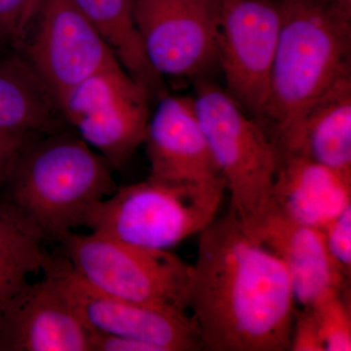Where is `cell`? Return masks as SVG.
I'll return each instance as SVG.
<instances>
[{"label": "cell", "instance_id": "obj_1", "mask_svg": "<svg viewBox=\"0 0 351 351\" xmlns=\"http://www.w3.org/2000/svg\"><path fill=\"white\" fill-rule=\"evenodd\" d=\"M295 304L282 262L234 215L200 233L188 309L204 350H290Z\"/></svg>", "mask_w": 351, "mask_h": 351}, {"label": "cell", "instance_id": "obj_2", "mask_svg": "<svg viewBox=\"0 0 351 351\" xmlns=\"http://www.w3.org/2000/svg\"><path fill=\"white\" fill-rule=\"evenodd\" d=\"M281 25L263 127L278 145L351 78V0H278Z\"/></svg>", "mask_w": 351, "mask_h": 351}, {"label": "cell", "instance_id": "obj_3", "mask_svg": "<svg viewBox=\"0 0 351 351\" xmlns=\"http://www.w3.org/2000/svg\"><path fill=\"white\" fill-rule=\"evenodd\" d=\"M4 186V202L56 240L83 226L90 209L117 189L110 163L64 130L31 138Z\"/></svg>", "mask_w": 351, "mask_h": 351}, {"label": "cell", "instance_id": "obj_4", "mask_svg": "<svg viewBox=\"0 0 351 351\" xmlns=\"http://www.w3.org/2000/svg\"><path fill=\"white\" fill-rule=\"evenodd\" d=\"M225 191L223 182L171 184L149 178L95 204L83 226L124 243L169 250L213 223Z\"/></svg>", "mask_w": 351, "mask_h": 351}, {"label": "cell", "instance_id": "obj_5", "mask_svg": "<svg viewBox=\"0 0 351 351\" xmlns=\"http://www.w3.org/2000/svg\"><path fill=\"white\" fill-rule=\"evenodd\" d=\"M193 99L215 161L230 193V213L243 225L269 208L280 164L278 145L262 124L210 78L195 80Z\"/></svg>", "mask_w": 351, "mask_h": 351}, {"label": "cell", "instance_id": "obj_6", "mask_svg": "<svg viewBox=\"0 0 351 351\" xmlns=\"http://www.w3.org/2000/svg\"><path fill=\"white\" fill-rule=\"evenodd\" d=\"M58 241L82 280L119 299L186 315L193 265L169 250L144 248L104 235L69 232Z\"/></svg>", "mask_w": 351, "mask_h": 351}, {"label": "cell", "instance_id": "obj_7", "mask_svg": "<svg viewBox=\"0 0 351 351\" xmlns=\"http://www.w3.org/2000/svg\"><path fill=\"white\" fill-rule=\"evenodd\" d=\"M149 95L119 66L90 76L58 101L64 121L112 167L119 168L144 144Z\"/></svg>", "mask_w": 351, "mask_h": 351}, {"label": "cell", "instance_id": "obj_8", "mask_svg": "<svg viewBox=\"0 0 351 351\" xmlns=\"http://www.w3.org/2000/svg\"><path fill=\"white\" fill-rule=\"evenodd\" d=\"M221 0H135L145 55L161 76L210 78L219 69Z\"/></svg>", "mask_w": 351, "mask_h": 351}, {"label": "cell", "instance_id": "obj_9", "mask_svg": "<svg viewBox=\"0 0 351 351\" xmlns=\"http://www.w3.org/2000/svg\"><path fill=\"white\" fill-rule=\"evenodd\" d=\"M281 10L278 0L219 1V69L226 91L263 126Z\"/></svg>", "mask_w": 351, "mask_h": 351}, {"label": "cell", "instance_id": "obj_10", "mask_svg": "<svg viewBox=\"0 0 351 351\" xmlns=\"http://www.w3.org/2000/svg\"><path fill=\"white\" fill-rule=\"evenodd\" d=\"M57 103L90 76L121 66L112 48L73 0H44L22 49Z\"/></svg>", "mask_w": 351, "mask_h": 351}, {"label": "cell", "instance_id": "obj_11", "mask_svg": "<svg viewBox=\"0 0 351 351\" xmlns=\"http://www.w3.org/2000/svg\"><path fill=\"white\" fill-rule=\"evenodd\" d=\"M44 270L56 278L91 332L140 339L161 351L203 348L197 324L189 314L179 315L106 294L82 280L64 257H52Z\"/></svg>", "mask_w": 351, "mask_h": 351}, {"label": "cell", "instance_id": "obj_12", "mask_svg": "<svg viewBox=\"0 0 351 351\" xmlns=\"http://www.w3.org/2000/svg\"><path fill=\"white\" fill-rule=\"evenodd\" d=\"M0 311V351H91V331L50 272Z\"/></svg>", "mask_w": 351, "mask_h": 351}, {"label": "cell", "instance_id": "obj_13", "mask_svg": "<svg viewBox=\"0 0 351 351\" xmlns=\"http://www.w3.org/2000/svg\"><path fill=\"white\" fill-rule=\"evenodd\" d=\"M144 144L152 179L186 184L223 182L193 98L166 94L159 99L149 117Z\"/></svg>", "mask_w": 351, "mask_h": 351}, {"label": "cell", "instance_id": "obj_14", "mask_svg": "<svg viewBox=\"0 0 351 351\" xmlns=\"http://www.w3.org/2000/svg\"><path fill=\"white\" fill-rule=\"evenodd\" d=\"M245 228L282 262L295 302L302 307L313 306L332 290H346L350 279L330 257L322 230L302 225L272 209Z\"/></svg>", "mask_w": 351, "mask_h": 351}, {"label": "cell", "instance_id": "obj_15", "mask_svg": "<svg viewBox=\"0 0 351 351\" xmlns=\"http://www.w3.org/2000/svg\"><path fill=\"white\" fill-rule=\"evenodd\" d=\"M351 204V173L299 154H281L267 209L324 232Z\"/></svg>", "mask_w": 351, "mask_h": 351}, {"label": "cell", "instance_id": "obj_16", "mask_svg": "<svg viewBox=\"0 0 351 351\" xmlns=\"http://www.w3.org/2000/svg\"><path fill=\"white\" fill-rule=\"evenodd\" d=\"M332 169L351 173V78L335 85L278 144Z\"/></svg>", "mask_w": 351, "mask_h": 351}, {"label": "cell", "instance_id": "obj_17", "mask_svg": "<svg viewBox=\"0 0 351 351\" xmlns=\"http://www.w3.org/2000/svg\"><path fill=\"white\" fill-rule=\"evenodd\" d=\"M64 122L56 99L27 60L17 51H0V131L40 136L62 130Z\"/></svg>", "mask_w": 351, "mask_h": 351}, {"label": "cell", "instance_id": "obj_18", "mask_svg": "<svg viewBox=\"0 0 351 351\" xmlns=\"http://www.w3.org/2000/svg\"><path fill=\"white\" fill-rule=\"evenodd\" d=\"M100 32L119 63L141 85L149 99L166 95L163 77L145 55L135 22V0H73Z\"/></svg>", "mask_w": 351, "mask_h": 351}, {"label": "cell", "instance_id": "obj_19", "mask_svg": "<svg viewBox=\"0 0 351 351\" xmlns=\"http://www.w3.org/2000/svg\"><path fill=\"white\" fill-rule=\"evenodd\" d=\"M46 237L12 207L0 203V311L29 277L44 271L52 256Z\"/></svg>", "mask_w": 351, "mask_h": 351}, {"label": "cell", "instance_id": "obj_20", "mask_svg": "<svg viewBox=\"0 0 351 351\" xmlns=\"http://www.w3.org/2000/svg\"><path fill=\"white\" fill-rule=\"evenodd\" d=\"M345 290H332L311 306L325 351L351 350V313Z\"/></svg>", "mask_w": 351, "mask_h": 351}, {"label": "cell", "instance_id": "obj_21", "mask_svg": "<svg viewBox=\"0 0 351 351\" xmlns=\"http://www.w3.org/2000/svg\"><path fill=\"white\" fill-rule=\"evenodd\" d=\"M44 0H0V38L15 51L22 49Z\"/></svg>", "mask_w": 351, "mask_h": 351}, {"label": "cell", "instance_id": "obj_22", "mask_svg": "<svg viewBox=\"0 0 351 351\" xmlns=\"http://www.w3.org/2000/svg\"><path fill=\"white\" fill-rule=\"evenodd\" d=\"M328 253L348 279L351 274V204L324 230Z\"/></svg>", "mask_w": 351, "mask_h": 351}, {"label": "cell", "instance_id": "obj_23", "mask_svg": "<svg viewBox=\"0 0 351 351\" xmlns=\"http://www.w3.org/2000/svg\"><path fill=\"white\" fill-rule=\"evenodd\" d=\"M290 350L325 351L317 319L311 307H302L301 311H295Z\"/></svg>", "mask_w": 351, "mask_h": 351}, {"label": "cell", "instance_id": "obj_24", "mask_svg": "<svg viewBox=\"0 0 351 351\" xmlns=\"http://www.w3.org/2000/svg\"><path fill=\"white\" fill-rule=\"evenodd\" d=\"M34 137L0 131V188L6 184L25 144Z\"/></svg>", "mask_w": 351, "mask_h": 351}, {"label": "cell", "instance_id": "obj_25", "mask_svg": "<svg viewBox=\"0 0 351 351\" xmlns=\"http://www.w3.org/2000/svg\"><path fill=\"white\" fill-rule=\"evenodd\" d=\"M91 351H161L147 341L117 335L91 332Z\"/></svg>", "mask_w": 351, "mask_h": 351}, {"label": "cell", "instance_id": "obj_26", "mask_svg": "<svg viewBox=\"0 0 351 351\" xmlns=\"http://www.w3.org/2000/svg\"><path fill=\"white\" fill-rule=\"evenodd\" d=\"M11 49L10 47H9L8 45L5 43H4L3 39L0 38V51H4V50H8Z\"/></svg>", "mask_w": 351, "mask_h": 351}]
</instances>
